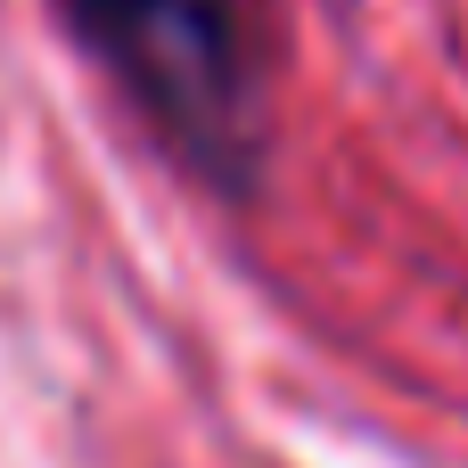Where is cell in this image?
<instances>
[{
    "label": "cell",
    "instance_id": "1",
    "mask_svg": "<svg viewBox=\"0 0 468 468\" xmlns=\"http://www.w3.org/2000/svg\"><path fill=\"white\" fill-rule=\"evenodd\" d=\"M132 123L197 189L255 206L280 148V0H49Z\"/></svg>",
    "mask_w": 468,
    "mask_h": 468
}]
</instances>
